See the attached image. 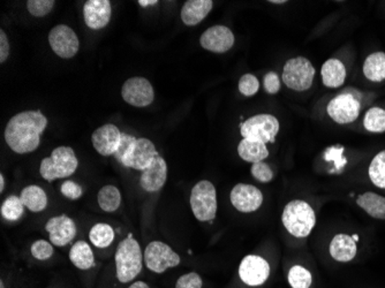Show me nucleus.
Instances as JSON below:
<instances>
[{"mask_svg": "<svg viewBox=\"0 0 385 288\" xmlns=\"http://www.w3.org/2000/svg\"><path fill=\"white\" fill-rule=\"evenodd\" d=\"M54 250L51 242L45 241V240H39L34 242L32 245V255L35 257L36 260L46 261L52 257Z\"/></svg>", "mask_w": 385, "mask_h": 288, "instance_id": "obj_37", "label": "nucleus"}, {"mask_svg": "<svg viewBox=\"0 0 385 288\" xmlns=\"http://www.w3.org/2000/svg\"><path fill=\"white\" fill-rule=\"evenodd\" d=\"M141 247L138 242L133 239V234L129 233L127 238L118 245L116 252V276L118 280L123 284H127L134 280L142 270L143 263Z\"/></svg>", "mask_w": 385, "mask_h": 288, "instance_id": "obj_2", "label": "nucleus"}, {"mask_svg": "<svg viewBox=\"0 0 385 288\" xmlns=\"http://www.w3.org/2000/svg\"><path fill=\"white\" fill-rule=\"evenodd\" d=\"M121 132L117 126L112 124L96 129L92 136V146L96 151L102 156H112L117 153L118 148L121 146Z\"/></svg>", "mask_w": 385, "mask_h": 288, "instance_id": "obj_15", "label": "nucleus"}, {"mask_svg": "<svg viewBox=\"0 0 385 288\" xmlns=\"http://www.w3.org/2000/svg\"><path fill=\"white\" fill-rule=\"evenodd\" d=\"M167 179V162L160 156L156 157L152 163L142 172L140 185L145 192H158L164 187Z\"/></svg>", "mask_w": 385, "mask_h": 288, "instance_id": "obj_17", "label": "nucleus"}, {"mask_svg": "<svg viewBox=\"0 0 385 288\" xmlns=\"http://www.w3.org/2000/svg\"><path fill=\"white\" fill-rule=\"evenodd\" d=\"M360 102L350 93H342L330 100L326 107L329 117L340 125H346L357 120L360 114Z\"/></svg>", "mask_w": 385, "mask_h": 288, "instance_id": "obj_9", "label": "nucleus"}, {"mask_svg": "<svg viewBox=\"0 0 385 288\" xmlns=\"http://www.w3.org/2000/svg\"><path fill=\"white\" fill-rule=\"evenodd\" d=\"M233 32L225 25H214L202 34L200 44L205 50L214 54H225L234 45Z\"/></svg>", "mask_w": 385, "mask_h": 288, "instance_id": "obj_12", "label": "nucleus"}, {"mask_svg": "<svg viewBox=\"0 0 385 288\" xmlns=\"http://www.w3.org/2000/svg\"><path fill=\"white\" fill-rule=\"evenodd\" d=\"M0 288H5L4 281L3 280L0 281Z\"/></svg>", "mask_w": 385, "mask_h": 288, "instance_id": "obj_48", "label": "nucleus"}, {"mask_svg": "<svg viewBox=\"0 0 385 288\" xmlns=\"http://www.w3.org/2000/svg\"><path fill=\"white\" fill-rule=\"evenodd\" d=\"M45 230L49 232L50 242L57 247L67 245L76 235V225L65 214L51 218L46 223Z\"/></svg>", "mask_w": 385, "mask_h": 288, "instance_id": "obj_16", "label": "nucleus"}, {"mask_svg": "<svg viewBox=\"0 0 385 288\" xmlns=\"http://www.w3.org/2000/svg\"><path fill=\"white\" fill-rule=\"evenodd\" d=\"M145 265L155 274H163L170 267L180 264V256L170 245L162 241H152L147 245L143 254Z\"/></svg>", "mask_w": 385, "mask_h": 288, "instance_id": "obj_8", "label": "nucleus"}, {"mask_svg": "<svg viewBox=\"0 0 385 288\" xmlns=\"http://www.w3.org/2000/svg\"><path fill=\"white\" fill-rule=\"evenodd\" d=\"M48 119L41 111H25L15 114L5 129V141L14 153H32L39 146L41 134L45 131Z\"/></svg>", "mask_w": 385, "mask_h": 288, "instance_id": "obj_1", "label": "nucleus"}, {"mask_svg": "<svg viewBox=\"0 0 385 288\" xmlns=\"http://www.w3.org/2000/svg\"><path fill=\"white\" fill-rule=\"evenodd\" d=\"M364 126L368 132H385V110L376 107L369 109L364 114Z\"/></svg>", "mask_w": 385, "mask_h": 288, "instance_id": "obj_30", "label": "nucleus"}, {"mask_svg": "<svg viewBox=\"0 0 385 288\" xmlns=\"http://www.w3.org/2000/svg\"><path fill=\"white\" fill-rule=\"evenodd\" d=\"M121 96L132 107H145L154 102L155 93L152 83L147 78L136 76L128 78L125 82L121 89Z\"/></svg>", "mask_w": 385, "mask_h": 288, "instance_id": "obj_11", "label": "nucleus"}, {"mask_svg": "<svg viewBox=\"0 0 385 288\" xmlns=\"http://www.w3.org/2000/svg\"><path fill=\"white\" fill-rule=\"evenodd\" d=\"M158 3L157 0H138V4L141 5L142 8H148V6H152V5H156Z\"/></svg>", "mask_w": 385, "mask_h": 288, "instance_id": "obj_43", "label": "nucleus"}, {"mask_svg": "<svg viewBox=\"0 0 385 288\" xmlns=\"http://www.w3.org/2000/svg\"><path fill=\"white\" fill-rule=\"evenodd\" d=\"M264 90L270 95H275L280 90V78L276 71H269L263 78Z\"/></svg>", "mask_w": 385, "mask_h": 288, "instance_id": "obj_40", "label": "nucleus"}, {"mask_svg": "<svg viewBox=\"0 0 385 288\" xmlns=\"http://www.w3.org/2000/svg\"><path fill=\"white\" fill-rule=\"evenodd\" d=\"M211 0H188L181 8V20L188 27L203 21L212 10Z\"/></svg>", "mask_w": 385, "mask_h": 288, "instance_id": "obj_20", "label": "nucleus"}, {"mask_svg": "<svg viewBox=\"0 0 385 288\" xmlns=\"http://www.w3.org/2000/svg\"><path fill=\"white\" fill-rule=\"evenodd\" d=\"M191 211L198 221H211L217 214V192L215 186L208 180H202L191 192Z\"/></svg>", "mask_w": 385, "mask_h": 288, "instance_id": "obj_5", "label": "nucleus"}, {"mask_svg": "<svg viewBox=\"0 0 385 288\" xmlns=\"http://www.w3.org/2000/svg\"><path fill=\"white\" fill-rule=\"evenodd\" d=\"M49 43L53 52L63 59L74 57L80 47V42L74 30L65 25H56L50 32Z\"/></svg>", "mask_w": 385, "mask_h": 288, "instance_id": "obj_10", "label": "nucleus"}, {"mask_svg": "<svg viewBox=\"0 0 385 288\" xmlns=\"http://www.w3.org/2000/svg\"><path fill=\"white\" fill-rule=\"evenodd\" d=\"M357 204L371 217L385 221V197L375 192H364L357 196Z\"/></svg>", "mask_w": 385, "mask_h": 288, "instance_id": "obj_24", "label": "nucleus"}, {"mask_svg": "<svg viewBox=\"0 0 385 288\" xmlns=\"http://www.w3.org/2000/svg\"><path fill=\"white\" fill-rule=\"evenodd\" d=\"M157 156H159V153L156 150L155 144L150 140L142 137L136 140L134 149L132 151L131 156L125 164V166L143 172L145 168H149V165Z\"/></svg>", "mask_w": 385, "mask_h": 288, "instance_id": "obj_19", "label": "nucleus"}, {"mask_svg": "<svg viewBox=\"0 0 385 288\" xmlns=\"http://www.w3.org/2000/svg\"><path fill=\"white\" fill-rule=\"evenodd\" d=\"M10 56V43L4 30L0 32V63L3 64Z\"/></svg>", "mask_w": 385, "mask_h": 288, "instance_id": "obj_42", "label": "nucleus"}, {"mask_svg": "<svg viewBox=\"0 0 385 288\" xmlns=\"http://www.w3.org/2000/svg\"><path fill=\"white\" fill-rule=\"evenodd\" d=\"M202 279L196 272H189L178 279L176 288H202Z\"/></svg>", "mask_w": 385, "mask_h": 288, "instance_id": "obj_39", "label": "nucleus"}, {"mask_svg": "<svg viewBox=\"0 0 385 288\" xmlns=\"http://www.w3.org/2000/svg\"><path fill=\"white\" fill-rule=\"evenodd\" d=\"M330 255L338 262H350L357 255V242L351 235L337 234L329 247Z\"/></svg>", "mask_w": 385, "mask_h": 288, "instance_id": "obj_21", "label": "nucleus"}, {"mask_svg": "<svg viewBox=\"0 0 385 288\" xmlns=\"http://www.w3.org/2000/svg\"><path fill=\"white\" fill-rule=\"evenodd\" d=\"M25 211V204L18 196H10L1 204V216L10 221L20 219Z\"/></svg>", "mask_w": 385, "mask_h": 288, "instance_id": "obj_32", "label": "nucleus"}, {"mask_svg": "<svg viewBox=\"0 0 385 288\" xmlns=\"http://www.w3.org/2000/svg\"><path fill=\"white\" fill-rule=\"evenodd\" d=\"M284 228L295 238H306L311 234L316 224L313 208L302 199H293L287 203L282 214Z\"/></svg>", "mask_w": 385, "mask_h": 288, "instance_id": "obj_3", "label": "nucleus"}, {"mask_svg": "<svg viewBox=\"0 0 385 288\" xmlns=\"http://www.w3.org/2000/svg\"><path fill=\"white\" fill-rule=\"evenodd\" d=\"M5 189V178L4 175H0V192H4Z\"/></svg>", "mask_w": 385, "mask_h": 288, "instance_id": "obj_45", "label": "nucleus"}, {"mask_svg": "<svg viewBox=\"0 0 385 288\" xmlns=\"http://www.w3.org/2000/svg\"><path fill=\"white\" fill-rule=\"evenodd\" d=\"M230 199L232 206L238 211L244 214H251L261 208L263 194L255 186L238 184L232 189Z\"/></svg>", "mask_w": 385, "mask_h": 288, "instance_id": "obj_13", "label": "nucleus"}, {"mask_svg": "<svg viewBox=\"0 0 385 288\" xmlns=\"http://www.w3.org/2000/svg\"><path fill=\"white\" fill-rule=\"evenodd\" d=\"M61 192L68 199H78L82 195L81 186L71 180H67L61 185Z\"/></svg>", "mask_w": 385, "mask_h": 288, "instance_id": "obj_41", "label": "nucleus"}, {"mask_svg": "<svg viewBox=\"0 0 385 288\" xmlns=\"http://www.w3.org/2000/svg\"><path fill=\"white\" fill-rule=\"evenodd\" d=\"M314 78V66L307 58H292L284 65L283 81L289 89L306 91L311 88Z\"/></svg>", "mask_w": 385, "mask_h": 288, "instance_id": "obj_7", "label": "nucleus"}, {"mask_svg": "<svg viewBox=\"0 0 385 288\" xmlns=\"http://www.w3.org/2000/svg\"><path fill=\"white\" fill-rule=\"evenodd\" d=\"M54 4H56V1H53V0H28L27 8L32 16L42 18L52 11Z\"/></svg>", "mask_w": 385, "mask_h": 288, "instance_id": "obj_35", "label": "nucleus"}, {"mask_svg": "<svg viewBox=\"0 0 385 288\" xmlns=\"http://www.w3.org/2000/svg\"><path fill=\"white\" fill-rule=\"evenodd\" d=\"M70 260L80 270L95 267V258L90 245L85 241L75 242L70 250Z\"/></svg>", "mask_w": 385, "mask_h": 288, "instance_id": "obj_25", "label": "nucleus"}, {"mask_svg": "<svg viewBox=\"0 0 385 288\" xmlns=\"http://www.w3.org/2000/svg\"><path fill=\"white\" fill-rule=\"evenodd\" d=\"M364 74L369 81L382 82L385 80V54L374 52L368 56L364 63Z\"/></svg>", "mask_w": 385, "mask_h": 288, "instance_id": "obj_27", "label": "nucleus"}, {"mask_svg": "<svg viewBox=\"0 0 385 288\" xmlns=\"http://www.w3.org/2000/svg\"><path fill=\"white\" fill-rule=\"evenodd\" d=\"M20 199L25 207L32 212H41L48 206L46 192L39 186L32 185L23 188Z\"/></svg>", "mask_w": 385, "mask_h": 288, "instance_id": "obj_26", "label": "nucleus"}, {"mask_svg": "<svg viewBox=\"0 0 385 288\" xmlns=\"http://www.w3.org/2000/svg\"><path fill=\"white\" fill-rule=\"evenodd\" d=\"M136 140L138 139L135 136L129 135L127 133H121V146L118 148L117 153H116L114 157L124 166L128 158L131 156L132 151L134 149Z\"/></svg>", "mask_w": 385, "mask_h": 288, "instance_id": "obj_34", "label": "nucleus"}, {"mask_svg": "<svg viewBox=\"0 0 385 288\" xmlns=\"http://www.w3.org/2000/svg\"><path fill=\"white\" fill-rule=\"evenodd\" d=\"M280 132V121L272 114H256L242 122L240 134L244 139L255 140L265 143L276 141Z\"/></svg>", "mask_w": 385, "mask_h": 288, "instance_id": "obj_6", "label": "nucleus"}, {"mask_svg": "<svg viewBox=\"0 0 385 288\" xmlns=\"http://www.w3.org/2000/svg\"><path fill=\"white\" fill-rule=\"evenodd\" d=\"M128 288H150L148 284H145V281H136L134 284H132Z\"/></svg>", "mask_w": 385, "mask_h": 288, "instance_id": "obj_44", "label": "nucleus"}, {"mask_svg": "<svg viewBox=\"0 0 385 288\" xmlns=\"http://www.w3.org/2000/svg\"><path fill=\"white\" fill-rule=\"evenodd\" d=\"M112 8L109 0H88L83 8L85 25L94 30L104 28L109 25Z\"/></svg>", "mask_w": 385, "mask_h": 288, "instance_id": "obj_18", "label": "nucleus"}, {"mask_svg": "<svg viewBox=\"0 0 385 288\" xmlns=\"http://www.w3.org/2000/svg\"><path fill=\"white\" fill-rule=\"evenodd\" d=\"M269 3H271V4H287V1L285 0H270Z\"/></svg>", "mask_w": 385, "mask_h": 288, "instance_id": "obj_46", "label": "nucleus"}, {"mask_svg": "<svg viewBox=\"0 0 385 288\" xmlns=\"http://www.w3.org/2000/svg\"><path fill=\"white\" fill-rule=\"evenodd\" d=\"M289 283L292 288H309L313 277L307 269L301 265H294L289 272Z\"/></svg>", "mask_w": 385, "mask_h": 288, "instance_id": "obj_33", "label": "nucleus"}, {"mask_svg": "<svg viewBox=\"0 0 385 288\" xmlns=\"http://www.w3.org/2000/svg\"><path fill=\"white\" fill-rule=\"evenodd\" d=\"M238 88H239V91L244 96H254L258 93V89H260V82H258V78L255 75L244 74L239 80Z\"/></svg>", "mask_w": 385, "mask_h": 288, "instance_id": "obj_36", "label": "nucleus"}, {"mask_svg": "<svg viewBox=\"0 0 385 288\" xmlns=\"http://www.w3.org/2000/svg\"><path fill=\"white\" fill-rule=\"evenodd\" d=\"M369 178L378 188L385 189V150L378 153L369 165Z\"/></svg>", "mask_w": 385, "mask_h": 288, "instance_id": "obj_31", "label": "nucleus"}, {"mask_svg": "<svg viewBox=\"0 0 385 288\" xmlns=\"http://www.w3.org/2000/svg\"><path fill=\"white\" fill-rule=\"evenodd\" d=\"M251 171L253 177L262 184H268L273 179V171L264 162L253 164Z\"/></svg>", "mask_w": 385, "mask_h": 288, "instance_id": "obj_38", "label": "nucleus"}, {"mask_svg": "<svg viewBox=\"0 0 385 288\" xmlns=\"http://www.w3.org/2000/svg\"><path fill=\"white\" fill-rule=\"evenodd\" d=\"M346 67L340 59H328L321 69L322 82L326 88H338L346 80Z\"/></svg>", "mask_w": 385, "mask_h": 288, "instance_id": "obj_22", "label": "nucleus"}, {"mask_svg": "<svg viewBox=\"0 0 385 288\" xmlns=\"http://www.w3.org/2000/svg\"><path fill=\"white\" fill-rule=\"evenodd\" d=\"M98 204L105 212H114L121 204V194L116 186H104L98 192Z\"/></svg>", "mask_w": 385, "mask_h": 288, "instance_id": "obj_28", "label": "nucleus"}, {"mask_svg": "<svg viewBox=\"0 0 385 288\" xmlns=\"http://www.w3.org/2000/svg\"><path fill=\"white\" fill-rule=\"evenodd\" d=\"M239 156L248 163H260L268 158L269 150L265 143L255 140L244 139L238 146Z\"/></svg>", "mask_w": 385, "mask_h": 288, "instance_id": "obj_23", "label": "nucleus"}, {"mask_svg": "<svg viewBox=\"0 0 385 288\" xmlns=\"http://www.w3.org/2000/svg\"><path fill=\"white\" fill-rule=\"evenodd\" d=\"M89 239L92 245L97 248H106L114 240V228L109 224H96L89 232Z\"/></svg>", "mask_w": 385, "mask_h": 288, "instance_id": "obj_29", "label": "nucleus"}, {"mask_svg": "<svg viewBox=\"0 0 385 288\" xmlns=\"http://www.w3.org/2000/svg\"><path fill=\"white\" fill-rule=\"evenodd\" d=\"M78 165L74 150L70 146H58L53 150L51 156L41 162L39 173L46 181H53L74 175Z\"/></svg>", "mask_w": 385, "mask_h": 288, "instance_id": "obj_4", "label": "nucleus"}, {"mask_svg": "<svg viewBox=\"0 0 385 288\" xmlns=\"http://www.w3.org/2000/svg\"><path fill=\"white\" fill-rule=\"evenodd\" d=\"M239 276L241 280L248 286H260L268 280L270 265L261 256L248 255L241 262Z\"/></svg>", "mask_w": 385, "mask_h": 288, "instance_id": "obj_14", "label": "nucleus"}, {"mask_svg": "<svg viewBox=\"0 0 385 288\" xmlns=\"http://www.w3.org/2000/svg\"><path fill=\"white\" fill-rule=\"evenodd\" d=\"M352 238H353L354 241L355 242L359 241V236H357V235H353Z\"/></svg>", "mask_w": 385, "mask_h": 288, "instance_id": "obj_47", "label": "nucleus"}]
</instances>
